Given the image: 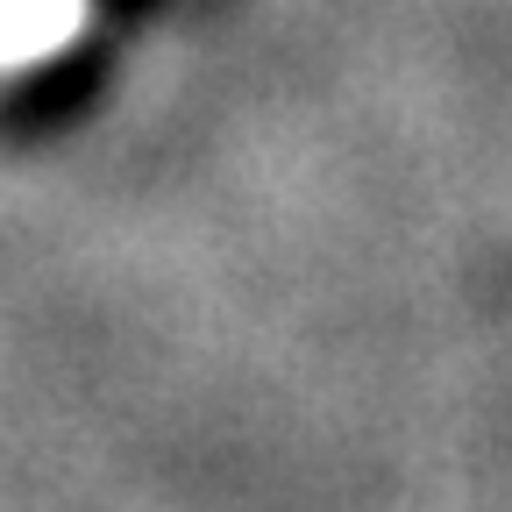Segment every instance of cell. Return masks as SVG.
Segmentation results:
<instances>
[{
	"label": "cell",
	"instance_id": "cell-1",
	"mask_svg": "<svg viewBox=\"0 0 512 512\" xmlns=\"http://www.w3.org/2000/svg\"><path fill=\"white\" fill-rule=\"evenodd\" d=\"M86 29V0H0V72L64 50Z\"/></svg>",
	"mask_w": 512,
	"mask_h": 512
}]
</instances>
